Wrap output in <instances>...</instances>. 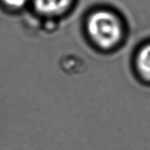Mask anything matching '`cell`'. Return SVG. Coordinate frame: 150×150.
Returning <instances> with one entry per match:
<instances>
[{"instance_id":"6da1fadb","label":"cell","mask_w":150,"mask_h":150,"mask_svg":"<svg viewBox=\"0 0 150 150\" xmlns=\"http://www.w3.org/2000/svg\"><path fill=\"white\" fill-rule=\"evenodd\" d=\"M86 34L91 42L103 52L115 51L123 44L125 28L116 14L109 10H97L92 12L86 23Z\"/></svg>"},{"instance_id":"7a4b0ae2","label":"cell","mask_w":150,"mask_h":150,"mask_svg":"<svg viewBox=\"0 0 150 150\" xmlns=\"http://www.w3.org/2000/svg\"><path fill=\"white\" fill-rule=\"evenodd\" d=\"M74 0H32L33 8L45 17H58L66 13Z\"/></svg>"},{"instance_id":"3957f363","label":"cell","mask_w":150,"mask_h":150,"mask_svg":"<svg viewBox=\"0 0 150 150\" xmlns=\"http://www.w3.org/2000/svg\"><path fill=\"white\" fill-rule=\"evenodd\" d=\"M133 65L137 77L150 84V41L142 44L135 52Z\"/></svg>"},{"instance_id":"277c9868","label":"cell","mask_w":150,"mask_h":150,"mask_svg":"<svg viewBox=\"0 0 150 150\" xmlns=\"http://www.w3.org/2000/svg\"><path fill=\"white\" fill-rule=\"evenodd\" d=\"M0 2L11 10H20L32 2V0H0Z\"/></svg>"}]
</instances>
